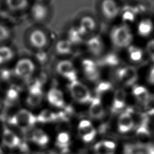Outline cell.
Returning <instances> with one entry per match:
<instances>
[{"mask_svg": "<svg viewBox=\"0 0 154 154\" xmlns=\"http://www.w3.org/2000/svg\"><path fill=\"white\" fill-rule=\"evenodd\" d=\"M112 45L117 49H127L132 45L134 33L129 25L122 23L113 26L109 32Z\"/></svg>", "mask_w": 154, "mask_h": 154, "instance_id": "obj_1", "label": "cell"}, {"mask_svg": "<svg viewBox=\"0 0 154 154\" xmlns=\"http://www.w3.org/2000/svg\"><path fill=\"white\" fill-rule=\"evenodd\" d=\"M69 89L73 98L79 103H87L93 99L88 88L77 80L71 82Z\"/></svg>", "mask_w": 154, "mask_h": 154, "instance_id": "obj_2", "label": "cell"}, {"mask_svg": "<svg viewBox=\"0 0 154 154\" xmlns=\"http://www.w3.org/2000/svg\"><path fill=\"white\" fill-rule=\"evenodd\" d=\"M37 122V118L26 109H20L12 117L10 122L23 129L32 126Z\"/></svg>", "mask_w": 154, "mask_h": 154, "instance_id": "obj_3", "label": "cell"}, {"mask_svg": "<svg viewBox=\"0 0 154 154\" xmlns=\"http://www.w3.org/2000/svg\"><path fill=\"white\" fill-rule=\"evenodd\" d=\"M28 42L31 46L38 51L43 50L48 45V37L46 32L38 28L32 29L28 35Z\"/></svg>", "mask_w": 154, "mask_h": 154, "instance_id": "obj_4", "label": "cell"}, {"mask_svg": "<svg viewBox=\"0 0 154 154\" xmlns=\"http://www.w3.org/2000/svg\"><path fill=\"white\" fill-rule=\"evenodd\" d=\"M35 70V65L32 60L28 58H22L19 60L14 66V73L23 79H28Z\"/></svg>", "mask_w": 154, "mask_h": 154, "instance_id": "obj_5", "label": "cell"}, {"mask_svg": "<svg viewBox=\"0 0 154 154\" xmlns=\"http://www.w3.org/2000/svg\"><path fill=\"white\" fill-rule=\"evenodd\" d=\"M100 10L102 16L108 20L116 19L120 15L121 10L116 0H102Z\"/></svg>", "mask_w": 154, "mask_h": 154, "instance_id": "obj_6", "label": "cell"}, {"mask_svg": "<svg viewBox=\"0 0 154 154\" xmlns=\"http://www.w3.org/2000/svg\"><path fill=\"white\" fill-rule=\"evenodd\" d=\"M49 13V8L44 2H35L30 7L31 17L34 21L38 23L46 20Z\"/></svg>", "mask_w": 154, "mask_h": 154, "instance_id": "obj_7", "label": "cell"}, {"mask_svg": "<svg viewBox=\"0 0 154 154\" xmlns=\"http://www.w3.org/2000/svg\"><path fill=\"white\" fill-rule=\"evenodd\" d=\"M137 34L143 38H149L154 34V19L146 17L140 19L136 26Z\"/></svg>", "mask_w": 154, "mask_h": 154, "instance_id": "obj_8", "label": "cell"}, {"mask_svg": "<svg viewBox=\"0 0 154 154\" xmlns=\"http://www.w3.org/2000/svg\"><path fill=\"white\" fill-rule=\"evenodd\" d=\"M42 83L37 80L29 88V94L26 102L30 106L35 107L38 106L42 101V91L41 89Z\"/></svg>", "mask_w": 154, "mask_h": 154, "instance_id": "obj_9", "label": "cell"}, {"mask_svg": "<svg viewBox=\"0 0 154 154\" xmlns=\"http://www.w3.org/2000/svg\"><path fill=\"white\" fill-rule=\"evenodd\" d=\"M78 131L82 140L87 143L91 141L96 134V129L91 123L87 120H83L80 122L78 125Z\"/></svg>", "mask_w": 154, "mask_h": 154, "instance_id": "obj_10", "label": "cell"}, {"mask_svg": "<svg viewBox=\"0 0 154 154\" xmlns=\"http://www.w3.org/2000/svg\"><path fill=\"white\" fill-rule=\"evenodd\" d=\"M57 69L60 74L70 81V82L77 80L75 67L70 61L64 60L60 62L57 65Z\"/></svg>", "mask_w": 154, "mask_h": 154, "instance_id": "obj_11", "label": "cell"}, {"mask_svg": "<svg viewBox=\"0 0 154 154\" xmlns=\"http://www.w3.org/2000/svg\"><path fill=\"white\" fill-rule=\"evenodd\" d=\"M118 77L123 84L131 85L137 79V73L133 67H124L119 70Z\"/></svg>", "mask_w": 154, "mask_h": 154, "instance_id": "obj_12", "label": "cell"}, {"mask_svg": "<svg viewBox=\"0 0 154 154\" xmlns=\"http://www.w3.org/2000/svg\"><path fill=\"white\" fill-rule=\"evenodd\" d=\"M86 47L89 52L94 55H98L103 52L105 48L104 43L99 35L91 37L86 42Z\"/></svg>", "mask_w": 154, "mask_h": 154, "instance_id": "obj_13", "label": "cell"}, {"mask_svg": "<svg viewBox=\"0 0 154 154\" xmlns=\"http://www.w3.org/2000/svg\"><path fill=\"white\" fill-rule=\"evenodd\" d=\"M134 125L133 118L129 112L122 113L118 120V129L119 132L125 133L132 129Z\"/></svg>", "mask_w": 154, "mask_h": 154, "instance_id": "obj_14", "label": "cell"}, {"mask_svg": "<svg viewBox=\"0 0 154 154\" xmlns=\"http://www.w3.org/2000/svg\"><path fill=\"white\" fill-rule=\"evenodd\" d=\"M78 26L86 35L94 32L96 28L97 24L93 17L90 16H85L81 19Z\"/></svg>", "mask_w": 154, "mask_h": 154, "instance_id": "obj_15", "label": "cell"}, {"mask_svg": "<svg viewBox=\"0 0 154 154\" xmlns=\"http://www.w3.org/2000/svg\"><path fill=\"white\" fill-rule=\"evenodd\" d=\"M48 100L52 105L61 108L64 105V100L63 93L60 90L53 88L48 93Z\"/></svg>", "mask_w": 154, "mask_h": 154, "instance_id": "obj_16", "label": "cell"}, {"mask_svg": "<svg viewBox=\"0 0 154 154\" xmlns=\"http://www.w3.org/2000/svg\"><path fill=\"white\" fill-rule=\"evenodd\" d=\"M7 8L13 12H22L27 9L29 5V0H5Z\"/></svg>", "mask_w": 154, "mask_h": 154, "instance_id": "obj_17", "label": "cell"}, {"mask_svg": "<svg viewBox=\"0 0 154 154\" xmlns=\"http://www.w3.org/2000/svg\"><path fill=\"white\" fill-rule=\"evenodd\" d=\"M84 71L88 79L94 81L99 76L96 64L91 60H85L82 62Z\"/></svg>", "mask_w": 154, "mask_h": 154, "instance_id": "obj_18", "label": "cell"}, {"mask_svg": "<svg viewBox=\"0 0 154 154\" xmlns=\"http://www.w3.org/2000/svg\"><path fill=\"white\" fill-rule=\"evenodd\" d=\"M3 143L10 148H14L20 144L19 137L11 131L5 128L2 135Z\"/></svg>", "mask_w": 154, "mask_h": 154, "instance_id": "obj_19", "label": "cell"}, {"mask_svg": "<svg viewBox=\"0 0 154 154\" xmlns=\"http://www.w3.org/2000/svg\"><path fill=\"white\" fill-rule=\"evenodd\" d=\"M126 97V94L124 90L118 89L115 91L112 105L113 111H118L125 106Z\"/></svg>", "mask_w": 154, "mask_h": 154, "instance_id": "obj_20", "label": "cell"}, {"mask_svg": "<svg viewBox=\"0 0 154 154\" xmlns=\"http://www.w3.org/2000/svg\"><path fill=\"white\" fill-rule=\"evenodd\" d=\"M89 114L94 119H99L102 117L103 115V108L99 98L96 97L91 101L89 108Z\"/></svg>", "mask_w": 154, "mask_h": 154, "instance_id": "obj_21", "label": "cell"}, {"mask_svg": "<svg viewBox=\"0 0 154 154\" xmlns=\"http://www.w3.org/2000/svg\"><path fill=\"white\" fill-rule=\"evenodd\" d=\"M14 56V51L10 46L2 44L0 45V65L11 61Z\"/></svg>", "mask_w": 154, "mask_h": 154, "instance_id": "obj_22", "label": "cell"}, {"mask_svg": "<svg viewBox=\"0 0 154 154\" xmlns=\"http://www.w3.org/2000/svg\"><path fill=\"white\" fill-rule=\"evenodd\" d=\"M126 49L129 58L131 61L138 62L143 58L144 51L140 47L131 45Z\"/></svg>", "mask_w": 154, "mask_h": 154, "instance_id": "obj_23", "label": "cell"}, {"mask_svg": "<svg viewBox=\"0 0 154 154\" xmlns=\"http://www.w3.org/2000/svg\"><path fill=\"white\" fill-rule=\"evenodd\" d=\"M84 35L85 34L79 27L76 26L70 29L68 33V38L67 39L72 45H78L83 40Z\"/></svg>", "mask_w": 154, "mask_h": 154, "instance_id": "obj_24", "label": "cell"}, {"mask_svg": "<svg viewBox=\"0 0 154 154\" xmlns=\"http://www.w3.org/2000/svg\"><path fill=\"white\" fill-rule=\"evenodd\" d=\"M31 139L34 143L42 146H45L49 141L48 135L40 129H36L32 132Z\"/></svg>", "mask_w": 154, "mask_h": 154, "instance_id": "obj_25", "label": "cell"}, {"mask_svg": "<svg viewBox=\"0 0 154 154\" xmlns=\"http://www.w3.org/2000/svg\"><path fill=\"white\" fill-rule=\"evenodd\" d=\"M72 45L67 40L59 41L56 45V51L58 54L67 55L71 53L72 50Z\"/></svg>", "mask_w": 154, "mask_h": 154, "instance_id": "obj_26", "label": "cell"}, {"mask_svg": "<svg viewBox=\"0 0 154 154\" xmlns=\"http://www.w3.org/2000/svg\"><path fill=\"white\" fill-rule=\"evenodd\" d=\"M58 117L57 115L51 111L45 109L42 111L36 117L37 121L42 123L51 122L55 120Z\"/></svg>", "mask_w": 154, "mask_h": 154, "instance_id": "obj_27", "label": "cell"}, {"mask_svg": "<svg viewBox=\"0 0 154 154\" xmlns=\"http://www.w3.org/2000/svg\"><path fill=\"white\" fill-rule=\"evenodd\" d=\"M120 14H122V17L124 20L123 23L129 25L128 22H132L135 20L137 13L135 9L128 7L123 10H120Z\"/></svg>", "mask_w": 154, "mask_h": 154, "instance_id": "obj_28", "label": "cell"}, {"mask_svg": "<svg viewBox=\"0 0 154 154\" xmlns=\"http://www.w3.org/2000/svg\"><path fill=\"white\" fill-rule=\"evenodd\" d=\"M70 141V135L66 132H60L57 138V145L64 149H66Z\"/></svg>", "mask_w": 154, "mask_h": 154, "instance_id": "obj_29", "label": "cell"}, {"mask_svg": "<svg viewBox=\"0 0 154 154\" xmlns=\"http://www.w3.org/2000/svg\"><path fill=\"white\" fill-rule=\"evenodd\" d=\"M11 36V31L8 26L0 23V44L8 41Z\"/></svg>", "mask_w": 154, "mask_h": 154, "instance_id": "obj_30", "label": "cell"}, {"mask_svg": "<svg viewBox=\"0 0 154 154\" xmlns=\"http://www.w3.org/2000/svg\"><path fill=\"white\" fill-rule=\"evenodd\" d=\"M132 91L136 98L141 102L145 101L148 97L147 90L142 86H135Z\"/></svg>", "mask_w": 154, "mask_h": 154, "instance_id": "obj_31", "label": "cell"}, {"mask_svg": "<svg viewBox=\"0 0 154 154\" xmlns=\"http://www.w3.org/2000/svg\"><path fill=\"white\" fill-rule=\"evenodd\" d=\"M18 98V92L15 88H10L8 90L6 94L5 102L7 105H13Z\"/></svg>", "mask_w": 154, "mask_h": 154, "instance_id": "obj_32", "label": "cell"}, {"mask_svg": "<svg viewBox=\"0 0 154 154\" xmlns=\"http://www.w3.org/2000/svg\"><path fill=\"white\" fill-rule=\"evenodd\" d=\"M94 149L96 154H114V150L108 148L103 141L96 143L94 145Z\"/></svg>", "mask_w": 154, "mask_h": 154, "instance_id": "obj_33", "label": "cell"}, {"mask_svg": "<svg viewBox=\"0 0 154 154\" xmlns=\"http://www.w3.org/2000/svg\"><path fill=\"white\" fill-rule=\"evenodd\" d=\"M145 49L149 57L154 61V38H152L148 41Z\"/></svg>", "mask_w": 154, "mask_h": 154, "instance_id": "obj_34", "label": "cell"}, {"mask_svg": "<svg viewBox=\"0 0 154 154\" xmlns=\"http://www.w3.org/2000/svg\"><path fill=\"white\" fill-rule=\"evenodd\" d=\"M111 87V84L108 82H100L97 88L96 92L97 93H102L109 90Z\"/></svg>", "mask_w": 154, "mask_h": 154, "instance_id": "obj_35", "label": "cell"}, {"mask_svg": "<svg viewBox=\"0 0 154 154\" xmlns=\"http://www.w3.org/2000/svg\"><path fill=\"white\" fill-rule=\"evenodd\" d=\"M40 154H56V153L52 150H47V151H45V152L41 153Z\"/></svg>", "mask_w": 154, "mask_h": 154, "instance_id": "obj_36", "label": "cell"}, {"mask_svg": "<svg viewBox=\"0 0 154 154\" xmlns=\"http://www.w3.org/2000/svg\"><path fill=\"white\" fill-rule=\"evenodd\" d=\"M45 0H35V2H44Z\"/></svg>", "mask_w": 154, "mask_h": 154, "instance_id": "obj_37", "label": "cell"}, {"mask_svg": "<svg viewBox=\"0 0 154 154\" xmlns=\"http://www.w3.org/2000/svg\"><path fill=\"white\" fill-rule=\"evenodd\" d=\"M0 154H2V150L1 149H0Z\"/></svg>", "mask_w": 154, "mask_h": 154, "instance_id": "obj_38", "label": "cell"}, {"mask_svg": "<svg viewBox=\"0 0 154 154\" xmlns=\"http://www.w3.org/2000/svg\"><path fill=\"white\" fill-rule=\"evenodd\" d=\"M126 154H129V153H126Z\"/></svg>", "mask_w": 154, "mask_h": 154, "instance_id": "obj_39", "label": "cell"}]
</instances>
